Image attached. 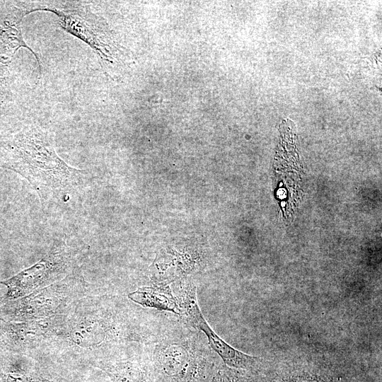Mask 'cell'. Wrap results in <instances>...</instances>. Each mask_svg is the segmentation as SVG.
Returning a JSON list of instances; mask_svg holds the SVG:
<instances>
[{
	"label": "cell",
	"mask_w": 382,
	"mask_h": 382,
	"mask_svg": "<svg viewBox=\"0 0 382 382\" xmlns=\"http://www.w3.org/2000/svg\"><path fill=\"white\" fill-rule=\"evenodd\" d=\"M3 165L30 183L42 204L64 199L88 179L87 171L70 166L58 156L50 132L35 125L14 135Z\"/></svg>",
	"instance_id": "cell-1"
},
{
	"label": "cell",
	"mask_w": 382,
	"mask_h": 382,
	"mask_svg": "<svg viewBox=\"0 0 382 382\" xmlns=\"http://www.w3.org/2000/svg\"><path fill=\"white\" fill-rule=\"evenodd\" d=\"M83 284V277L76 271L25 296L6 301L0 307V320L24 322L61 315L82 292Z\"/></svg>",
	"instance_id": "cell-2"
},
{
	"label": "cell",
	"mask_w": 382,
	"mask_h": 382,
	"mask_svg": "<svg viewBox=\"0 0 382 382\" xmlns=\"http://www.w3.org/2000/svg\"><path fill=\"white\" fill-rule=\"evenodd\" d=\"M185 340L159 345L150 361L158 382H210L216 369L209 354Z\"/></svg>",
	"instance_id": "cell-3"
},
{
	"label": "cell",
	"mask_w": 382,
	"mask_h": 382,
	"mask_svg": "<svg viewBox=\"0 0 382 382\" xmlns=\"http://www.w3.org/2000/svg\"><path fill=\"white\" fill-rule=\"evenodd\" d=\"M76 255L65 242L56 241L49 252L31 267L1 281L7 287L3 302L25 296L76 271Z\"/></svg>",
	"instance_id": "cell-4"
},
{
	"label": "cell",
	"mask_w": 382,
	"mask_h": 382,
	"mask_svg": "<svg viewBox=\"0 0 382 382\" xmlns=\"http://www.w3.org/2000/svg\"><path fill=\"white\" fill-rule=\"evenodd\" d=\"M55 14L61 28L87 44L101 58L111 57L112 44L107 28L81 1H37V11Z\"/></svg>",
	"instance_id": "cell-5"
},
{
	"label": "cell",
	"mask_w": 382,
	"mask_h": 382,
	"mask_svg": "<svg viewBox=\"0 0 382 382\" xmlns=\"http://www.w3.org/2000/svg\"><path fill=\"white\" fill-rule=\"evenodd\" d=\"M178 296L180 299V306L185 311L190 323L204 332L209 345L220 356L226 366L246 372L254 371L258 368L260 361L258 357L236 349L212 330L200 311L194 286H187L178 292Z\"/></svg>",
	"instance_id": "cell-6"
},
{
	"label": "cell",
	"mask_w": 382,
	"mask_h": 382,
	"mask_svg": "<svg viewBox=\"0 0 382 382\" xmlns=\"http://www.w3.org/2000/svg\"><path fill=\"white\" fill-rule=\"evenodd\" d=\"M62 315L50 318L0 323V352L14 353L25 351L62 331L65 324Z\"/></svg>",
	"instance_id": "cell-7"
},
{
	"label": "cell",
	"mask_w": 382,
	"mask_h": 382,
	"mask_svg": "<svg viewBox=\"0 0 382 382\" xmlns=\"http://www.w3.org/2000/svg\"><path fill=\"white\" fill-rule=\"evenodd\" d=\"M35 11V1L21 2L13 5L0 16V62L8 64L15 53L21 47L26 48L36 59L39 72L42 74V65L37 54L25 42L22 32L23 18Z\"/></svg>",
	"instance_id": "cell-8"
},
{
	"label": "cell",
	"mask_w": 382,
	"mask_h": 382,
	"mask_svg": "<svg viewBox=\"0 0 382 382\" xmlns=\"http://www.w3.org/2000/svg\"><path fill=\"white\" fill-rule=\"evenodd\" d=\"M128 297L140 305L161 311L181 314L183 309L168 287H142L129 294Z\"/></svg>",
	"instance_id": "cell-9"
},
{
	"label": "cell",
	"mask_w": 382,
	"mask_h": 382,
	"mask_svg": "<svg viewBox=\"0 0 382 382\" xmlns=\"http://www.w3.org/2000/svg\"><path fill=\"white\" fill-rule=\"evenodd\" d=\"M270 382H340V379L330 375L306 371L277 377Z\"/></svg>",
	"instance_id": "cell-10"
},
{
	"label": "cell",
	"mask_w": 382,
	"mask_h": 382,
	"mask_svg": "<svg viewBox=\"0 0 382 382\" xmlns=\"http://www.w3.org/2000/svg\"><path fill=\"white\" fill-rule=\"evenodd\" d=\"M245 372L227 366H217L210 382H251Z\"/></svg>",
	"instance_id": "cell-11"
},
{
	"label": "cell",
	"mask_w": 382,
	"mask_h": 382,
	"mask_svg": "<svg viewBox=\"0 0 382 382\" xmlns=\"http://www.w3.org/2000/svg\"><path fill=\"white\" fill-rule=\"evenodd\" d=\"M4 303L2 298L0 297V307Z\"/></svg>",
	"instance_id": "cell-12"
}]
</instances>
